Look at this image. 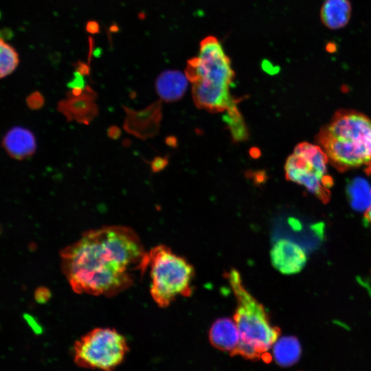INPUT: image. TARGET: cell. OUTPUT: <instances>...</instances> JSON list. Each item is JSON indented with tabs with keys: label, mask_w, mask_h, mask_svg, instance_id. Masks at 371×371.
I'll return each mask as SVG.
<instances>
[{
	"label": "cell",
	"mask_w": 371,
	"mask_h": 371,
	"mask_svg": "<svg viewBox=\"0 0 371 371\" xmlns=\"http://www.w3.org/2000/svg\"><path fill=\"white\" fill-rule=\"evenodd\" d=\"M60 267L76 293L112 297L132 286L137 272L145 271L148 252L131 228L105 226L63 248Z\"/></svg>",
	"instance_id": "1"
},
{
	"label": "cell",
	"mask_w": 371,
	"mask_h": 371,
	"mask_svg": "<svg viewBox=\"0 0 371 371\" xmlns=\"http://www.w3.org/2000/svg\"><path fill=\"white\" fill-rule=\"evenodd\" d=\"M185 73L192 84L193 99L199 108L219 112L236 103L229 93L234 71L216 36L201 40L199 54L187 61Z\"/></svg>",
	"instance_id": "2"
},
{
	"label": "cell",
	"mask_w": 371,
	"mask_h": 371,
	"mask_svg": "<svg viewBox=\"0 0 371 371\" xmlns=\"http://www.w3.org/2000/svg\"><path fill=\"white\" fill-rule=\"evenodd\" d=\"M317 139L338 170L366 166L371 171V119L362 113L338 111Z\"/></svg>",
	"instance_id": "3"
},
{
	"label": "cell",
	"mask_w": 371,
	"mask_h": 371,
	"mask_svg": "<svg viewBox=\"0 0 371 371\" xmlns=\"http://www.w3.org/2000/svg\"><path fill=\"white\" fill-rule=\"evenodd\" d=\"M226 278L236 300L234 320L240 341L264 359L267 350L276 342L280 330L271 325L263 305L245 289L238 271L231 269Z\"/></svg>",
	"instance_id": "4"
},
{
	"label": "cell",
	"mask_w": 371,
	"mask_h": 371,
	"mask_svg": "<svg viewBox=\"0 0 371 371\" xmlns=\"http://www.w3.org/2000/svg\"><path fill=\"white\" fill-rule=\"evenodd\" d=\"M150 269V295L160 307H167L178 296L192 293L193 267L165 245H158L148 252Z\"/></svg>",
	"instance_id": "5"
},
{
	"label": "cell",
	"mask_w": 371,
	"mask_h": 371,
	"mask_svg": "<svg viewBox=\"0 0 371 371\" xmlns=\"http://www.w3.org/2000/svg\"><path fill=\"white\" fill-rule=\"evenodd\" d=\"M328 159L320 146L303 142L297 145L285 164L286 178L304 186L322 202L330 198L333 181L327 173Z\"/></svg>",
	"instance_id": "6"
},
{
	"label": "cell",
	"mask_w": 371,
	"mask_h": 371,
	"mask_svg": "<svg viewBox=\"0 0 371 371\" xmlns=\"http://www.w3.org/2000/svg\"><path fill=\"white\" fill-rule=\"evenodd\" d=\"M128 346L115 329L98 328L76 342L75 360L80 366L112 371L123 360Z\"/></svg>",
	"instance_id": "7"
},
{
	"label": "cell",
	"mask_w": 371,
	"mask_h": 371,
	"mask_svg": "<svg viewBox=\"0 0 371 371\" xmlns=\"http://www.w3.org/2000/svg\"><path fill=\"white\" fill-rule=\"evenodd\" d=\"M271 258L275 268L287 275L299 272L306 262L303 249L297 243L284 238L273 245Z\"/></svg>",
	"instance_id": "8"
},
{
	"label": "cell",
	"mask_w": 371,
	"mask_h": 371,
	"mask_svg": "<svg viewBox=\"0 0 371 371\" xmlns=\"http://www.w3.org/2000/svg\"><path fill=\"white\" fill-rule=\"evenodd\" d=\"M209 339L214 347L234 356L240 342L234 320L227 317L216 319L210 329Z\"/></svg>",
	"instance_id": "9"
},
{
	"label": "cell",
	"mask_w": 371,
	"mask_h": 371,
	"mask_svg": "<svg viewBox=\"0 0 371 371\" xmlns=\"http://www.w3.org/2000/svg\"><path fill=\"white\" fill-rule=\"evenodd\" d=\"M3 146L11 157L17 159L30 157L36 148L34 134L21 126L13 127L7 132L3 139Z\"/></svg>",
	"instance_id": "10"
},
{
	"label": "cell",
	"mask_w": 371,
	"mask_h": 371,
	"mask_svg": "<svg viewBox=\"0 0 371 371\" xmlns=\"http://www.w3.org/2000/svg\"><path fill=\"white\" fill-rule=\"evenodd\" d=\"M188 82L186 73L167 70L162 72L157 78L156 91L163 100L174 102L183 97L188 88Z\"/></svg>",
	"instance_id": "11"
},
{
	"label": "cell",
	"mask_w": 371,
	"mask_h": 371,
	"mask_svg": "<svg viewBox=\"0 0 371 371\" xmlns=\"http://www.w3.org/2000/svg\"><path fill=\"white\" fill-rule=\"evenodd\" d=\"M351 14L350 0H325L320 8L319 17L325 27L336 30L347 25Z\"/></svg>",
	"instance_id": "12"
},
{
	"label": "cell",
	"mask_w": 371,
	"mask_h": 371,
	"mask_svg": "<svg viewBox=\"0 0 371 371\" xmlns=\"http://www.w3.org/2000/svg\"><path fill=\"white\" fill-rule=\"evenodd\" d=\"M300 354L301 346L295 337H283L274 345V359L282 366H289L296 363Z\"/></svg>",
	"instance_id": "13"
},
{
	"label": "cell",
	"mask_w": 371,
	"mask_h": 371,
	"mask_svg": "<svg viewBox=\"0 0 371 371\" xmlns=\"http://www.w3.org/2000/svg\"><path fill=\"white\" fill-rule=\"evenodd\" d=\"M352 207L358 211H366L371 205V188L363 179L356 178L348 188Z\"/></svg>",
	"instance_id": "14"
},
{
	"label": "cell",
	"mask_w": 371,
	"mask_h": 371,
	"mask_svg": "<svg viewBox=\"0 0 371 371\" xmlns=\"http://www.w3.org/2000/svg\"><path fill=\"white\" fill-rule=\"evenodd\" d=\"M223 117L227 124L232 138L236 141H243L247 137V129L243 117L237 109L236 103L232 105Z\"/></svg>",
	"instance_id": "15"
},
{
	"label": "cell",
	"mask_w": 371,
	"mask_h": 371,
	"mask_svg": "<svg viewBox=\"0 0 371 371\" xmlns=\"http://www.w3.org/2000/svg\"><path fill=\"white\" fill-rule=\"evenodd\" d=\"M1 78L11 74L17 67L19 63V54L10 44L1 38Z\"/></svg>",
	"instance_id": "16"
},
{
	"label": "cell",
	"mask_w": 371,
	"mask_h": 371,
	"mask_svg": "<svg viewBox=\"0 0 371 371\" xmlns=\"http://www.w3.org/2000/svg\"><path fill=\"white\" fill-rule=\"evenodd\" d=\"M43 104V99L39 93H34L29 96L27 104L32 109L40 108Z\"/></svg>",
	"instance_id": "17"
},
{
	"label": "cell",
	"mask_w": 371,
	"mask_h": 371,
	"mask_svg": "<svg viewBox=\"0 0 371 371\" xmlns=\"http://www.w3.org/2000/svg\"><path fill=\"white\" fill-rule=\"evenodd\" d=\"M167 164V159L161 157L155 158L152 162V169L153 171H158L163 169Z\"/></svg>",
	"instance_id": "18"
},
{
	"label": "cell",
	"mask_w": 371,
	"mask_h": 371,
	"mask_svg": "<svg viewBox=\"0 0 371 371\" xmlns=\"http://www.w3.org/2000/svg\"><path fill=\"white\" fill-rule=\"evenodd\" d=\"M25 319L36 334H41L42 333V328L32 317L27 315Z\"/></svg>",
	"instance_id": "19"
},
{
	"label": "cell",
	"mask_w": 371,
	"mask_h": 371,
	"mask_svg": "<svg viewBox=\"0 0 371 371\" xmlns=\"http://www.w3.org/2000/svg\"><path fill=\"white\" fill-rule=\"evenodd\" d=\"M49 296L48 291H45L44 288L39 289L35 295V297L38 302H45L49 298Z\"/></svg>",
	"instance_id": "20"
},
{
	"label": "cell",
	"mask_w": 371,
	"mask_h": 371,
	"mask_svg": "<svg viewBox=\"0 0 371 371\" xmlns=\"http://www.w3.org/2000/svg\"><path fill=\"white\" fill-rule=\"evenodd\" d=\"M365 218L368 222V223L371 225V205L365 212Z\"/></svg>",
	"instance_id": "21"
}]
</instances>
